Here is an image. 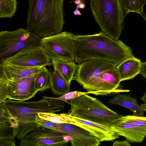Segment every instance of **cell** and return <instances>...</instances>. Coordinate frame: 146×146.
Returning a JSON list of instances; mask_svg holds the SVG:
<instances>
[{"mask_svg": "<svg viewBox=\"0 0 146 146\" xmlns=\"http://www.w3.org/2000/svg\"><path fill=\"white\" fill-rule=\"evenodd\" d=\"M74 38V61L78 64L87 60H99L118 66L135 57L131 48L102 31L93 35H75Z\"/></svg>", "mask_w": 146, "mask_h": 146, "instance_id": "obj_1", "label": "cell"}, {"mask_svg": "<svg viewBox=\"0 0 146 146\" xmlns=\"http://www.w3.org/2000/svg\"><path fill=\"white\" fill-rule=\"evenodd\" d=\"M141 100L144 102V104H146V92L141 98Z\"/></svg>", "mask_w": 146, "mask_h": 146, "instance_id": "obj_34", "label": "cell"}, {"mask_svg": "<svg viewBox=\"0 0 146 146\" xmlns=\"http://www.w3.org/2000/svg\"><path fill=\"white\" fill-rule=\"evenodd\" d=\"M88 92H83L78 91H73L69 92L61 96L57 97H51L44 96L45 98L52 100H58L68 103V101L70 100L76 99L82 95L85 94H88Z\"/></svg>", "mask_w": 146, "mask_h": 146, "instance_id": "obj_25", "label": "cell"}, {"mask_svg": "<svg viewBox=\"0 0 146 146\" xmlns=\"http://www.w3.org/2000/svg\"><path fill=\"white\" fill-rule=\"evenodd\" d=\"M5 64L0 63V104L7 99L25 101L34 97L38 92L35 88L34 80L38 71L28 77L12 81L6 75Z\"/></svg>", "mask_w": 146, "mask_h": 146, "instance_id": "obj_6", "label": "cell"}, {"mask_svg": "<svg viewBox=\"0 0 146 146\" xmlns=\"http://www.w3.org/2000/svg\"><path fill=\"white\" fill-rule=\"evenodd\" d=\"M27 29L42 38L62 32L64 0H28Z\"/></svg>", "mask_w": 146, "mask_h": 146, "instance_id": "obj_3", "label": "cell"}, {"mask_svg": "<svg viewBox=\"0 0 146 146\" xmlns=\"http://www.w3.org/2000/svg\"><path fill=\"white\" fill-rule=\"evenodd\" d=\"M40 118L57 124L63 123L72 124L70 115L67 113L57 114L55 113L40 112L38 113Z\"/></svg>", "mask_w": 146, "mask_h": 146, "instance_id": "obj_24", "label": "cell"}, {"mask_svg": "<svg viewBox=\"0 0 146 146\" xmlns=\"http://www.w3.org/2000/svg\"><path fill=\"white\" fill-rule=\"evenodd\" d=\"M72 124L86 130L100 142L113 141L119 135L110 127L70 115Z\"/></svg>", "mask_w": 146, "mask_h": 146, "instance_id": "obj_13", "label": "cell"}, {"mask_svg": "<svg viewBox=\"0 0 146 146\" xmlns=\"http://www.w3.org/2000/svg\"><path fill=\"white\" fill-rule=\"evenodd\" d=\"M17 0H0V18H11L17 8Z\"/></svg>", "mask_w": 146, "mask_h": 146, "instance_id": "obj_23", "label": "cell"}, {"mask_svg": "<svg viewBox=\"0 0 146 146\" xmlns=\"http://www.w3.org/2000/svg\"><path fill=\"white\" fill-rule=\"evenodd\" d=\"M51 75L46 66L38 71L34 80L35 88L38 92L50 89Z\"/></svg>", "mask_w": 146, "mask_h": 146, "instance_id": "obj_21", "label": "cell"}, {"mask_svg": "<svg viewBox=\"0 0 146 146\" xmlns=\"http://www.w3.org/2000/svg\"><path fill=\"white\" fill-rule=\"evenodd\" d=\"M85 1L82 0H75L74 1H72L70 2H74L75 4L77 5H78L80 4L82 2L84 1Z\"/></svg>", "mask_w": 146, "mask_h": 146, "instance_id": "obj_32", "label": "cell"}, {"mask_svg": "<svg viewBox=\"0 0 146 146\" xmlns=\"http://www.w3.org/2000/svg\"><path fill=\"white\" fill-rule=\"evenodd\" d=\"M100 78L101 84L97 96H106L114 93L129 91L118 89L121 81L117 67L103 72L100 74Z\"/></svg>", "mask_w": 146, "mask_h": 146, "instance_id": "obj_15", "label": "cell"}, {"mask_svg": "<svg viewBox=\"0 0 146 146\" xmlns=\"http://www.w3.org/2000/svg\"><path fill=\"white\" fill-rule=\"evenodd\" d=\"M75 35L67 31L41 38V45L51 59L74 61Z\"/></svg>", "mask_w": 146, "mask_h": 146, "instance_id": "obj_9", "label": "cell"}, {"mask_svg": "<svg viewBox=\"0 0 146 146\" xmlns=\"http://www.w3.org/2000/svg\"><path fill=\"white\" fill-rule=\"evenodd\" d=\"M5 69L8 78L12 81L29 77L38 72L43 67H30L5 64Z\"/></svg>", "mask_w": 146, "mask_h": 146, "instance_id": "obj_18", "label": "cell"}, {"mask_svg": "<svg viewBox=\"0 0 146 146\" xmlns=\"http://www.w3.org/2000/svg\"><path fill=\"white\" fill-rule=\"evenodd\" d=\"M143 17L144 18V20L146 21V11L145 13L143 15Z\"/></svg>", "mask_w": 146, "mask_h": 146, "instance_id": "obj_35", "label": "cell"}, {"mask_svg": "<svg viewBox=\"0 0 146 146\" xmlns=\"http://www.w3.org/2000/svg\"><path fill=\"white\" fill-rule=\"evenodd\" d=\"M65 134L43 127H39L21 139L20 146H63Z\"/></svg>", "mask_w": 146, "mask_h": 146, "instance_id": "obj_11", "label": "cell"}, {"mask_svg": "<svg viewBox=\"0 0 146 146\" xmlns=\"http://www.w3.org/2000/svg\"><path fill=\"white\" fill-rule=\"evenodd\" d=\"M126 15L130 12H135L142 16L143 7L146 5V0H119Z\"/></svg>", "mask_w": 146, "mask_h": 146, "instance_id": "obj_22", "label": "cell"}, {"mask_svg": "<svg viewBox=\"0 0 146 146\" xmlns=\"http://www.w3.org/2000/svg\"><path fill=\"white\" fill-rule=\"evenodd\" d=\"M117 66L115 64L106 61L87 60L77 65L73 80L78 83L89 94L96 95L101 84L100 74Z\"/></svg>", "mask_w": 146, "mask_h": 146, "instance_id": "obj_8", "label": "cell"}, {"mask_svg": "<svg viewBox=\"0 0 146 146\" xmlns=\"http://www.w3.org/2000/svg\"><path fill=\"white\" fill-rule=\"evenodd\" d=\"M52 130L70 135L73 138L70 141L71 146H98L100 143L88 131L73 124L54 123Z\"/></svg>", "mask_w": 146, "mask_h": 146, "instance_id": "obj_12", "label": "cell"}, {"mask_svg": "<svg viewBox=\"0 0 146 146\" xmlns=\"http://www.w3.org/2000/svg\"><path fill=\"white\" fill-rule=\"evenodd\" d=\"M50 89L54 94L59 95H64L70 90V85L67 84L55 69L51 75Z\"/></svg>", "mask_w": 146, "mask_h": 146, "instance_id": "obj_20", "label": "cell"}, {"mask_svg": "<svg viewBox=\"0 0 146 146\" xmlns=\"http://www.w3.org/2000/svg\"><path fill=\"white\" fill-rule=\"evenodd\" d=\"M140 107L142 110L146 112V104H141Z\"/></svg>", "mask_w": 146, "mask_h": 146, "instance_id": "obj_33", "label": "cell"}, {"mask_svg": "<svg viewBox=\"0 0 146 146\" xmlns=\"http://www.w3.org/2000/svg\"><path fill=\"white\" fill-rule=\"evenodd\" d=\"M86 6V5L85 3L82 2L79 4L77 5L76 9H78L79 8L83 9L85 8Z\"/></svg>", "mask_w": 146, "mask_h": 146, "instance_id": "obj_30", "label": "cell"}, {"mask_svg": "<svg viewBox=\"0 0 146 146\" xmlns=\"http://www.w3.org/2000/svg\"><path fill=\"white\" fill-rule=\"evenodd\" d=\"M0 62L30 67L52 65L51 59L41 45L22 50L0 60Z\"/></svg>", "mask_w": 146, "mask_h": 146, "instance_id": "obj_10", "label": "cell"}, {"mask_svg": "<svg viewBox=\"0 0 146 146\" xmlns=\"http://www.w3.org/2000/svg\"><path fill=\"white\" fill-rule=\"evenodd\" d=\"M127 122L138 125L146 127V117L134 115L122 116L119 118Z\"/></svg>", "mask_w": 146, "mask_h": 146, "instance_id": "obj_26", "label": "cell"}, {"mask_svg": "<svg viewBox=\"0 0 146 146\" xmlns=\"http://www.w3.org/2000/svg\"><path fill=\"white\" fill-rule=\"evenodd\" d=\"M74 14L76 15H82L80 11L78 9H76L73 12Z\"/></svg>", "mask_w": 146, "mask_h": 146, "instance_id": "obj_31", "label": "cell"}, {"mask_svg": "<svg viewBox=\"0 0 146 146\" xmlns=\"http://www.w3.org/2000/svg\"><path fill=\"white\" fill-rule=\"evenodd\" d=\"M108 103L127 108L133 112V115L144 116L143 111L138 104L137 99L132 97L128 94L117 95L109 100Z\"/></svg>", "mask_w": 146, "mask_h": 146, "instance_id": "obj_17", "label": "cell"}, {"mask_svg": "<svg viewBox=\"0 0 146 146\" xmlns=\"http://www.w3.org/2000/svg\"><path fill=\"white\" fill-rule=\"evenodd\" d=\"M69 100L71 108L67 113L80 118L110 127L122 116L87 94Z\"/></svg>", "mask_w": 146, "mask_h": 146, "instance_id": "obj_5", "label": "cell"}, {"mask_svg": "<svg viewBox=\"0 0 146 146\" xmlns=\"http://www.w3.org/2000/svg\"><path fill=\"white\" fill-rule=\"evenodd\" d=\"M113 146H130L131 145L127 140L123 141H116L113 143Z\"/></svg>", "mask_w": 146, "mask_h": 146, "instance_id": "obj_27", "label": "cell"}, {"mask_svg": "<svg viewBox=\"0 0 146 146\" xmlns=\"http://www.w3.org/2000/svg\"><path fill=\"white\" fill-rule=\"evenodd\" d=\"M94 18L102 31L119 39L126 16L119 0H90Z\"/></svg>", "mask_w": 146, "mask_h": 146, "instance_id": "obj_4", "label": "cell"}, {"mask_svg": "<svg viewBox=\"0 0 146 146\" xmlns=\"http://www.w3.org/2000/svg\"><path fill=\"white\" fill-rule=\"evenodd\" d=\"M41 38L27 29L0 32V60L31 47L41 45Z\"/></svg>", "mask_w": 146, "mask_h": 146, "instance_id": "obj_7", "label": "cell"}, {"mask_svg": "<svg viewBox=\"0 0 146 146\" xmlns=\"http://www.w3.org/2000/svg\"><path fill=\"white\" fill-rule=\"evenodd\" d=\"M63 139L64 141L67 143L73 139V138L70 135L65 134L64 135Z\"/></svg>", "mask_w": 146, "mask_h": 146, "instance_id": "obj_29", "label": "cell"}, {"mask_svg": "<svg viewBox=\"0 0 146 146\" xmlns=\"http://www.w3.org/2000/svg\"><path fill=\"white\" fill-rule=\"evenodd\" d=\"M3 103L12 129L13 136L20 139L40 127L36 122L38 113H56L61 111L65 106L62 101L50 99L44 96L35 102L8 99Z\"/></svg>", "mask_w": 146, "mask_h": 146, "instance_id": "obj_2", "label": "cell"}, {"mask_svg": "<svg viewBox=\"0 0 146 146\" xmlns=\"http://www.w3.org/2000/svg\"><path fill=\"white\" fill-rule=\"evenodd\" d=\"M54 69L56 70L68 84L70 85L76 72L77 65L74 61L67 62L51 59Z\"/></svg>", "mask_w": 146, "mask_h": 146, "instance_id": "obj_19", "label": "cell"}, {"mask_svg": "<svg viewBox=\"0 0 146 146\" xmlns=\"http://www.w3.org/2000/svg\"><path fill=\"white\" fill-rule=\"evenodd\" d=\"M142 62L135 57L127 59L117 66L121 82L131 80L139 74Z\"/></svg>", "mask_w": 146, "mask_h": 146, "instance_id": "obj_16", "label": "cell"}, {"mask_svg": "<svg viewBox=\"0 0 146 146\" xmlns=\"http://www.w3.org/2000/svg\"><path fill=\"white\" fill-rule=\"evenodd\" d=\"M139 74L146 78V62H142Z\"/></svg>", "mask_w": 146, "mask_h": 146, "instance_id": "obj_28", "label": "cell"}, {"mask_svg": "<svg viewBox=\"0 0 146 146\" xmlns=\"http://www.w3.org/2000/svg\"><path fill=\"white\" fill-rule=\"evenodd\" d=\"M110 127L119 136L125 137L129 142L140 143L146 137V127L127 122L119 118Z\"/></svg>", "mask_w": 146, "mask_h": 146, "instance_id": "obj_14", "label": "cell"}]
</instances>
